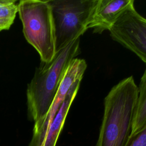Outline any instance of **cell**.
<instances>
[{
  "label": "cell",
  "mask_w": 146,
  "mask_h": 146,
  "mask_svg": "<svg viewBox=\"0 0 146 146\" xmlns=\"http://www.w3.org/2000/svg\"><path fill=\"white\" fill-rule=\"evenodd\" d=\"M109 31L113 40L146 63V19L134 7L125 11Z\"/></svg>",
  "instance_id": "obj_5"
},
{
  "label": "cell",
  "mask_w": 146,
  "mask_h": 146,
  "mask_svg": "<svg viewBox=\"0 0 146 146\" xmlns=\"http://www.w3.org/2000/svg\"><path fill=\"white\" fill-rule=\"evenodd\" d=\"M81 80L76 81L68 91L59 111L48 125L41 146H56L71 104L79 90Z\"/></svg>",
  "instance_id": "obj_8"
},
{
  "label": "cell",
  "mask_w": 146,
  "mask_h": 146,
  "mask_svg": "<svg viewBox=\"0 0 146 146\" xmlns=\"http://www.w3.org/2000/svg\"><path fill=\"white\" fill-rule=\"evenodd\" d=\"M132 7L133 0H98L88 29H93V33L97 34L110 31L122 14Z\"/></svg>",
  "instance_id": "obj_7"
},
{
  "label": "cell",
  "mask_w": 146,
  "mask_h": 146,
  "mask_svg": "<svg viewBox=\"0 0 146 146\" xmlns=\"http://www.w3.org/2000/svg\"><path fill=\"white\" fill-rule=\"evenodd\" d=\"M87 66L85 60L83 59L75 58L71 61L47 115L41 121L34 123L33 137L29 146H41L48 125L59 111L72 85L76 81L82 80Z\"/></svg>",
  "instance_id": "obj_6"
},
{
  "label": "cell",
  "mask_w": 146,
  "mask_h": 146,
  "mask_svg": "<svg viewBox=\"0 0 146 146\" xmlns=\"http://www.w3.org/2000/svg\"><path fill=\"white\" fill-rule=\"evenodd\" d=\"M80 53V38L56 52L49 63L41 62L26 91L27 113L34 123L47 115L71 61Z\"/></svg>",
  "instance_id": "obj_2"
},
{
  "label": "cell",
  "mask_w": 146,
  "mask_h": 146,
  "mask_svg": "<svg viewBox=\"0 0 146 146\" xmlns=\"http://www.w3.org/2000/svg\"><path fill=\"white\" fill-rule=\"evenodd\" d=\"M137 87L138 97L130 136L146 125V67Z\"/></svg>",
  "instance_id": "obj_9"
},
{
  "label": "cell",
  "mask_w": 146,
  "mask_h": 146,
  "mask_svg": "<svg viewBox=\"0 0 146 146\" xmlns=\"http://www.w3.org/2000/svg\"><path fill=\"white\" fill-rule=\"evenodd\" d=\"M58 52L83 35L98 0H49Z\"/></svg>",
  "instance_id": "obj_4"
},
{
  "label": "cell",
  "mask_w": 146,
  "mask_h": 146,
  "mask_svg": "<svg viewBox=\"0 0 146 146\" xmlns=\"http://www.w3.org/2000/svg\"><path fill=\"white\" fill-rule=\"evenodd\" d=\"M138 87L132 76L123 79L109 91L96 146H125L131 132Z\"/></svg>",
  "instance_id": "obj_1"
},
{
  "label": "cell",
  "mask_w": 146,
  "mask_h": 146,
  "mask_svg": "<svg viewBox=\"0 0 146 146\" xmlns=\"http://www.w3.org/2000/svg\"><path fill=\"white\" fill-rule=\"evenodd\" d=\"M125 146H146V125L131 135Z\"/></svg>",
  "instance_id": "obj_11"
},
{
  "label": "cell",
  "mask_w": 146,
  "mask_h": 146,
  "mask_svg": "<svg viewBox=\"0 0 146 146\" xmlns=\"http://www.w3.org/2000/svg\"><path fill=\"white\" fill-rule=\"evenodd\" d=\"M15 0H0V31L9 30L18 13Z\"/></svg>",
  "instance_id": "obj_10"
},
{
  "label": "cell",
  "mask_w": 146,
  "mask_h": 146,
  "mask_svg": "<svg viewBox=\"0 0 146 146\" xmlns=\"http://www.w3.org/2000/svg\"><path fill=\"white\" fill-rule=\"evenodd\" d=\"M18 6L25 39L38 52L41 62H50L56 51L54 22L48 1L21 0Z\"/></svg>",
  "instance_id": "obj_3"
}]
</instances>
